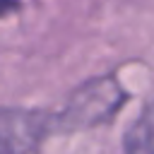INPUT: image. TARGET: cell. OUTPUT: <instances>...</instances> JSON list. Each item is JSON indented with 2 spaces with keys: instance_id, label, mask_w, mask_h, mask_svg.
I'll return each instance as SVG.
<instances>
[{
  "instance_id": "7a4b0ae2",
  "label": "cell",
  "mask_w": 154,
  "mask_h": 154,
  "mask_svg": "<svg viewBox=\"0 0 154 154\" xmlns=\"http://www.w3.org/2000/svg\"><path fill=\"white\" fill-rule=\"evenodd\" d=\"M58 128L55 116L38 111H0V154H31Z\"/></svg>"
},
{
  "instance_id": "3957f363",
  "label": "cell",
  "mask_w": 154,
  "mask_h": 154,
  "mask_svg": "<svg viewBox=\"0 0 154 154\" xmlns=\"http://www.w3.org/2000/svg\"><path fill=\"white\" fill-rule=\"evenodd\" d=\"M123 149L125 154H154V96L125 130Z\"/></svg>"
},
{
  "instance_id": "6da1fadb",
  "label": "cell",
  "mask_w": 154,
  "mask_h": 154,
  "mask_svg": "<svg viewBox=\"0 0 154 154\" xmlns=\"http://www.w3.org/2000/svg\"><path fill=\"white\" fill-rule=\"evenodd\" d=\"M125 101V91L113 77H99L82 84L67 101L65 111L55 116L58 128H94L108 120Z\"/></svg>"
}]
</instances>
